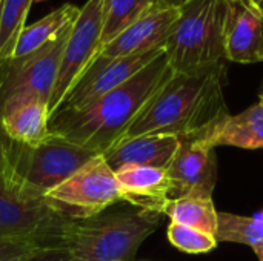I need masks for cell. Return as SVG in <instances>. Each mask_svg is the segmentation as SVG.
Returning <instances> with one entry per match:
<instances>
[{
  "label": "cell",
  "instance_id": "29",
  "mask_svg": "<svg viewBox=\"0 0 263 261\" xmlns=\"http://www.w3.org/2000/svg\"><path fill=\"white\" fill-rule=\"evenodd\" d=\"M260 102H263V88L262 91H260Z\"/></svg>",
  "mask_w": 263,
  "mask_h": 261
},
{
  "label": "cell",
  "instance_id": "23",
  "mask_svg": "<svg viewBox=\"0 0 263 261\" xmlns=\"http://www.w3.org/2000/svg\"><path fill=\"white\" fill-rule=\"evenodd\" d=\"M166 234L170 243L186 254H206L219 245L216 235L177 223H170Z\"/></svg>",
  "mask_w": 263,
  "mask_h": 261
},
{
  "label": "cell",
  "instance_id": "14",
  "mask_svg": "<svg viewBox=\"0 0 263 261\" xmlns=\"http://www.w3.org/2000/svg\"><path fill=\"white\" fill-rule=\"evenodd\" d=\"M122 202L137 209L163 214L171 195V180L166 169L149 166H122L116 171Z\"/></svg>",
  "mask_w": 263,
  "mask_h": 261
},
{
  "label": "cell",
  "instance_id": "6",
  "mask_svg": "<svg viewBox=\"0 0 263 261\" xmlns=\"http://www.w3.org/2000/svg\"><path fill=\"white\" fill-rule=\"evenodd\" d=\"M42 200L59 215L85 220L122 202L116 172L103 155H96L71 177L46 191Z\"/></svg>",
  "mask_w": 263,
  "mask_h": 261
},
{
  "label": "cell",
  "instance_id": "10",
  "mask_svg": "<svg viewBox=\"0 0 263 261\" xmlns=\"http://www.w3.org/2000/svg\"><path fill=\"white\" fill-rule=\"evenodd\" d=\"M163 52L165 46L111 60L96 58L77 85L71 89L59 111H80L92 105L102 95L123 85Z\"/></svg>",
  "mask_w": 263,
  "mask_h": 261
},
{
  "label": "cell",
  "instance_id": "9",
  "mask_svg": "<svg viewBox=\"0 0 263 261\" xmlns=\"http://www.w3.org/2000/svg\"><path fill=\"white\" fill-rule=\"evenodd\" d=\"M69 218L55 214L42 198L0 185V238H28L43 248L63 246Z\"/></svg>",
  "mask_w": 263,
  "mask_h": 261
},
{
  "label": "cell",
  "instance_id": "24",
  "mask_svg": "<svg viewBox=\"0 0 263 261\" xmlns=\"http://www.w3.org/2000/svg\"><path fill=\"white\" fill-rule=\"evenodd\" d=\"M43 246L28 238H0V261H17L28 257Z\"/></svg>",
  "mask_w": 263,
  "mask_h": 261
},
{
  "label": "cell",
  "instance_id": "19",
  "mask_svg": "<svg viewBox=\"0 0 263 261\" xmlns=\"http://www.w3.org/2000/svg\"><path fill=\"white\" fill-rule=\"evenodd\" d=\"M171 223L190 226L211 235H216L217 231V215L213 197H180L170 200L163 209Z\"/></svg>",
  "mask_w": 263,
  "mask_h": 261
},
{
  "label": "cell",
  "instance_id": "5",
  "mask_svg": "<svg viewBox=\"0 0 263 261\" xmlns=\"http://www.w3.org/2000/svg\"><path fill=\"white\" fill-rule=\"evenodd\" d=\"M94 157V152L55 134L37 146L15 143L14 168L18 189L28 197L42 198L46 191L65 182Z\"/></svg>",
  "mask_w": 263,
  "mask_h": 261
},
{
  "label": "cell",
  "instance_id": "2",
  "mask_svg": "<svg viewBox=\"0 0 263 261\" xmlns=\"http://www.w3.org/2000/svg\"><path fill=\"white\" fill-rule=\"evenodd\" d=\"M225 85V65L191 74L174 72L142 109L123 138L151 134H170L179 138L200 137L228 115Z\"/></svg>",
  "mask_w": 263,
  "mask_h": 261
},
{
  "label": "cell",
  "instance_id": "26",
  "mask_svg": "<svg viewBox=\"0 0 263 261\" xmlns=\"http://www.w3.org/2000/svg\"><path fill=\"white\" fill-rule=\"evenodd\" d=\"M190 0H143L149 9H180Z\"/></svg>",
  "mask_w": 263,
  "mask_h": 261
},
{
  "label": "cell",
  "instance_id": "11",
  "mask_svg": "<svg viewBox=\"0 0 263 261\" xmlns=\"http://www.w3.org/2000/svg\"><path fill=\"white\" fill-rule=\"evenodd\" d=\"M179 140L180 145L166 168L171 180L170 200L186 195L213 197L217 182L216 149L199 137Z\"/></svg>",
  "mask_w": 263,
  "mask_h": 261
},
{
  "label": "cell",
  "instance_id": "27",
  "mask_svg": "<svg viewBox=\"0 0 263 261\" xmlns=\"http://www.w3.org/2000/svg\"><path fill=\"white\" fill-rule=\"evenodd\" d=\"M253 251L256 252V255H257L259 261H263V243L257 245V246H254V248H253Z\"/></svg>",
  "mask_w": 263,
  "mask_h": 261
},
{
  "label": "cell",
  "instance_id": "13",
  "mask_svg": "<svg viewBox=\"0 0 263 261\" xmlns=\"http://www.w3.org/2000/svg\"><path fill=\"white\" fill-rule=\"evenodd\" d=\"M225 57L234 63L263 62V12L254 0H228Z\"/></svg>",
  "mask_w": 263,
  "mask_h": 261
},
{
  "label": "cell",
  "instance_id": "15",
  "mask_svg": "<svg viewBox=\"0 0 263 261\" xmlns=\"http://www.w3.org/2000/svg\"><path fill=\"white\" fill-rule=\"evenodd\" d=\"M179 145V137L170 134L139 135L120 140L103 157L114 172L128 165L166 169Z\"/></svg>",
  "mask_w": 263,
  "mask_h": 261
},
{
  "label": "cell",
  "instance_id": "18",
  "mask_svg": "<svg viewBox=\"0 0 263 261\" xmlns=\"http://www.w3.org/2000/svg\"><path fill=\"white\" fill-rule=\"evenodd\" d=\"M79 14H80V8L77 5L63 3L62 6L55 8L43 18L37 20L35 23L26 25L15 45L11 60L23 58L35 52L37 49L43 48L46 43L52 42L55 37L62 34L63 29H66L69 25H72L77 20Z\"/></svg>",
  "mask_w": 263,
  "mask_h": 261
},
{
  "label": "cell",
  "instance_id": "16",
  "mask_svg": "<svg viewBox=\"0 0 263 261\" xmlns=\"http://www.w3.org/2000/svg\"><path fill=\"white\" fill-rule=\"evenodd\" d=\"M199 138L214 149L217 146L263 149V102L259 100L237 115H225Z\"/></svg>",
  "mask_w": 263,
  "mask_h": 261
},
{
  "label": "cell",
  "instance_id": "21",
  "mask_svg": "<svg viewBox=\"0 0 263 261\" xmlns=\"http://www.w3.org/2000/svg\"><path fill=\"white\" fill-rule=\"evenodd\" d=\"M148 11L143 0H103L100 49Z\"/></svg>",
  "mask_w": 263,
  "mask_h": 261
},
{
  "label": "cell",
  "instance_id": "8",
  "mask_svg": "<svg viewBox=\"0 0 263 261\" xmlns=\"http://www.w3.org/2000/svg\"><path fill=\"white\" fill-rule=\"evenodd\" d=\"M103 0H86L63 48L57 78L48 102L49 118L59 111L100 51Z\"/></svg>",
  "mask_w": 263,
  "mask_h": 261
},
{
  "label": "cell",
  "instance_id": "25",
  "mask_svg": "<svg viewBox=\"0 0 263 261\" xmlns=\"http://www.w3.org/2000/svg\"><path fill=\"white\" fill-rule=\"evenodd\" d=\"M17 261H69V254L63 246L43 248V249Z\"/></svg>",
  "mask_w": 263,
  "mask_h": 261
},
{
  "label": "cell",
  "instance_id": "17",
  "mask_svg": "<svg viewBox=\"0 0 263 261\" xmlns=\"http://www.w3.org/2000/svg\"><path fill=\"white\" fill-rule=\"evenodd\" d=\"M2 125L8 138L23 146H37L49 135L48 103L28 100L2 114Z\"/></svg>",
  "mask_w": 263,
  "mask_h": 261
},
{
  "label": "cell",
  "instance_id": "28",
  "mask_svg": "<svg viewBox=\"0 0 263 261\" xmlns=\"http://www.w3.org/2000/svg\"><path fill=\"white\" fill-rule=\"evenodd\" d=\"M254 2H256V5L259 6V9L263 12V0H254Z\"/></svg>",
  "mask_w": 263,
  "mask_h": 261
},
{
  "label": "cell",
  "instance_id": "4",
  "mask_svg": "<svg viewBox=\"0 0 263 261\" xmlns=\"http://www.w3.org/2000/svg\"><path fill=\"white\" fill-rule=\"evenodd\" d=\"M228 0H190L168 40L165 54L174 72H200L225 65Z\"/></svg>",
  "mask_w": 263,
  "mask_h": 261
},
{
  "label": "cell",
  "instance_id": "22",
  "mask_svg": "<svg viewBox=\"0 0 263 261\" xmlns=\"http://www.w3.org/2000/svg\"><path fill=\"white\" fill-rule=\"evenodd\" d=\"M216 238L254 248L263 243V218L219 212Z\"/></svg>",
  "mask_w": 263,
  "mask_h": 261
},
{
  "label": "cell",
  "instance_id": "7",
  "mask_svg": "<svg viewBox=\"0 0 263 261\" xmlns=\"http://www.w3.org/2000/svg\"><path fill=\"white\" fill-rule=\"evenodd\" d=\"M76 23V22H74ZM72 25L62 31L59 37L46 43L35 52L11 60L0 71V115L15 105L28 100L49 102L63 48L71 34Z\"/></svg>",
  "mask_w": 263,
  "mask_h": 261
},
{
  "label": "cell",
  "instance_id": "3",
  "mask_svg": "<svg viewBox=\"0 0 263 261\" xmlns=\"http://www.w3.org/2000/svg\"><path fill=\"white\" fill-rule=\"evenodd\" d=\"M162 215L136 208L71 220L63 234V248L69 261H131L142 243L156 232Z\"/></svg>",
  "mask_w": 263,
  "mask_h": 261
},
{
  "label": "cell",
  "instance_id": "20",
  "mask_svg": "<svg viewBox=\"0 0 263 261\" xmlns=\"http://www.w3.org/2000/svg\"><path fill=\"white\" fill-rule=\"evenodd\" d=\"M34 0H2L0 6V71L12 58L15 45L26 28Z\"/></svg>",
  "mask_w": 263,
  "mask_h": 261
},
{
  "label": "cell",
  "instance_id": "1",
  "mask_svg": "<svg viewBox=\"0 0 263 261\" xmlns=\"http://www.w3.org/2000/svg\"><path fill=\"white\" fill-rule=\"evenodd\" d=\"M173 75L163 52L92 105L80 111H57L49 118V132L103 155L123 138L142 109Z\"/></svg>",
  "mask_w": 263,
  "mask_h": 261
},
{
  "label": "cell",
  "instance_id": "12",
  "mask_svg": "<svg viewBox=\"0 0 263 261\" xmlns=\"http://www.w3.org/2000/svg\"><path fill=\"white\" fill-rule=\"evenodd\" d=\"M179 15L180 9H149L105 45L96 58L111 60L165 46Z\"/></svg>",
  "mask_w": 263,
  "mask_h": 261
}]
</instances>
